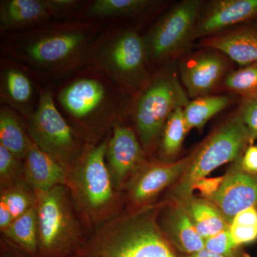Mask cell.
<instances>
[{"instance_id":"cell-1","label":"cell","mask_w":257,"mask_h":257,"mask_svg":"<svg viewBox=\"0 0 257 257\" xmlns=\"http://www.w3.org/2000/svg\"><path fill=\"white\" fill-rule=\"evenodd\" d=\"M99 25L85 20L49 23L12 32L1 49L12 60L28 64L47 78H60L88 65Z\"/></svg>"},{"instance_id":"cell-2","label":"cell","mask_w":257,"mask_h":257,"mask_svg":"<svg viewBox=\"0 0 257 257\" xmlns=\"http://www.w3.org/2000/svg\"><path fill=\"white\" fill-rule=\"evenodd\" d=\"M59 89L58 108L86 143L97 140L130 114L133 98L90 65L72 74Z\"/></svg>"},{"instance_id":"cell-3","label":"cell","mask_w":257,"mask_h":257,"mask_svg":"<svg viewBox=\"0 0 257 257\" xmlns=\"http://www.w3.org/2000/svg\"><path fill=\"white\" fill-rule=\"evenodd\" d=\"M72 257H176L152 213L107 221Z\"/></svg>"},{"instance_id":"cell-4","label":"cell","mask_w":257,"mask_h":257,"mask_svg":"<svg viewBox=\"0 0 257 257\" xmlns=\"http://www.w3.org/2000/svg\"><path fill=\"white\" fill-rule=\"evenodd\" d=\"M88 65L112 79L135 98L151 81L143 37L135 28L110 29L96 38Z\"/></svg>"},{"instance_id":"cell-5","label":"cell","mask_w":257,"mask_h":257,"mask_svg":"<svg viewBox=\"0 0 257 257\" xmlns=\"http://www.w3.org/2000/svg\"><path fill=\"white\" fill-rule=\"evenodd\" d=\"M189 101L179 79L177 62L162 66L152 74L147 87L134 98L128 114L144 150L155 146L170 114Z\"/></svg>"},{"instance_id":"cell-6","label":"cell","mask_w":257,"mask_h":257,"mask_svg":"<svg viewBox=\"0 0 257 257\" xmlns=\"http://www.w3.org/2000/svg\"><path fill=\"white\" fill-rule=\"evenodd\" d=\"M110 135L100 143H86L68 172V182L74 202L89 219L106 217L115 201V188L106 163Z\"/></svg>"},{"instance_id":"cell-7","label":"cell","mask_w":257,"mask_h":257,"mask_svg":"<svg viewBox=\"0 0 257 257\" xmlns=\"http://www.w3.org/2000/svg\"><path fill=\"white\" fill-rule=\"evenodd\" d=\"M203 0L174 5L143 35L149 66L176 63L191 52Z\"/></svg>"},{"instance_id":"cell-8","label":"cell","mask_w":257,"mask_h":257,"mask_svg":"<svg viewBox=\"0 0 257 257\" xmlns=\"http://www.w3.org/2000/svg\"><path fill=\"white\" fill-rule=\"evenodd\" d=\"M252 144L248 128L236 111L216 128L191 157L176 193L188 198L197 181L205 178L220 166L239 160Z\"/></svg>"},{"instance_id":"cell-9","label":"cell","mask_w":257,"mask_h":257,"mask_svg":"<svg viewBox=\"0 0 257 257\" xmlns=\"http://www.w3.org/2000/svg\"><path fill=\"white\" fill-rule=\"evenodd\" d=\"M32 141L67 172L83 151L79 136L56 104L50 90L40 91L36 108L26 118Z\"/></svg>"},{"instance_id":"cell-10","label":"cell","mask_w":257,"mask_h":257,"mask_svg":"<svg viewBox=\"0 0 257 257\" xmlns=\"http://www.w3.org/2000/svg\"><path fill=\"white\" fill-rule=\"evenodd\" d=\"M38 243L47 251L77 248L79 228L64 186L35 192Z\"/></svg>"},{"instance_id":"cell-11","label":"cell","mask_w":257,"mask_h":257,"mask_svg":"<svg viewBox=\"0 0 257 257\" xmlns=\"http://www.w3.org/2000/svg\"><path fill=\"white\" fill-rule=\"evenodd\" d=\"M233 62L220 51L201 47L177 62L179 79L189 99L212 95L232 70Z\"/></svg>"},{"instance_id":"cell-12","label":"cell","mask_w":257,"mask_h":257,"mask_svg":"<svg viewBox=\"0 0 257 257\" xmlns=\"http://www.w3.org/2000/svg\"><path fill=\"white\" fill-rule=\"evenodd\" d=\"M257 20V0L204 2L198 16L194 40H202Z\"/></svg>"},{"instance_id":"cell-13","label":"cell","mask_w":257,"mask_h":257,"mask_svg":"<svg viewBox=\"0 0 257 257\" xmlns=\"http://www.w3.org/2000/svg\"><path fill=\"white\" fill-rule=\"evenodd\" d=\"M64 16L61 0H3L0 2V30H30Z\"/></svg>"},{"instance_id":"cell-14","label":"cell","mask_w":257,"mask_h":257,"mask_svg":"<svg viewBox=\"0 0 257 257\" xmlns=\"http://www.w3.org/2000/svg\"><path fill=\"white\" fill-rule=\"evenodd\" d=\"M106 160L111 180L116 189L120 188L128 176L143 165V147L131 128L121 122L113 127Z\"/></svg>"},{"instance_id":"cell-15","label":"cell","mask_w":257,"mask_h":257,"mask_svg":"<svg viewBox=\"0 0 257 257\" xmlns=\"http://www.w3.org/2000/svg\"><path fill=\"white\" fill-rule=\"evenodd\" d=\"M240 158L238 168L224 177L217 192L211 198L224 217L229 220L245 209L257 208V175L243 171Z\"/></svg>"},{"instance_id":"cell-16","label":"cell","mask_w":257,"mask_h":257,"mask_svg":"<svg viewBox=\"0 0 257 257\" xmlns=\"http://www.w3.org/2000/svg\"><path fill=\"white\" fill-rule=\"evenodd\" d=\"M10 60L1 61V101L26 119L35 110L40 96L36 98L35 84L26 69Z\"/></svg>"},{"instance_id":"cell-17","label":"cell","mask_w":257,"mask_h":257,"mask_svg":"<svg viewBox=\"0 0 257 257\" xmlns=\"http://www.w3.org/2000/svg\"><path fill=\"white\" fill-rule=\"evenodd\" d=\"M199 46L220 51L240 67L256 63L257 24H245L206 37L199 40Z\"/></svg>"},{"instance_id":"cell-18","label":"cell","mask_w":257,"mask_h":257,"mask_svg":"<svg viewBox=\"0 0 257 257\" xmlns=\"http://www.w3.org/2000/svg\"><path fill=\"white\" fill-rule=\"evenodd\" d=\"M190 160L191 157H187L173 163L153 164L145 167L130 187L132 200L138 204L151 200L179 176L184 175Z\"/></svg>"},{"instance_id":"cell-19","label":"cell","mask_w":257,"mask_h":257,"mask_svg":"<svg viewBox=\"0 0 257 257\" xmlns=\"http://www.w3.org/2000/svg\"><path fill=\"white\" fill-rule=\"evenodd\" d=\"M27 183L35 192H46L57 186L67 185L68 172L31 142L24 159Z\"/></svg>"},{"instance_id":"cell-20","label":"cell","mask_w":257,"mask_h":257,"mask_svg":"<svg viewBox=\"0 0 257 257\" xmlns=\"http://www.w3.org/2000/svg\"><path fill=\"white\" fill-rule=\"evenodd\" d=\"M164 2L157 0H96L84 10L87 19L136 18L150 14Z\"/></svg>"},{"instance_id":"cell-21","label":"cell","mask_w":257,"mask_h":257,"mask_svg":"<svg viewBox=\"0 0 257 257\" xmlns=\"http://www.w3.org/2000/svg\"><path fill=\"white\" fill-rule=\"evenodd\" d=\"M28 127L15 109L3 105L0 109V145L8 149L20 160H23L31 144Z\"/></svg>"},{"instance_id":"cell-22","label":"cell","mask_w":257,"mask_h":257,"mask_svg":"<svg viewBox=\"0 0 257 257\" xmlns=\"http://www.w3.org/2000/svg\"><path fill=\"white\" fill-rule=\"evenodd\" d=\"M183 207L204 240L229 226L221 211L208 201L190 199Z\"/></svg>"},{"instance_id":"cell-23","label":"cell","mask_w":257,"mask_h":257,"mask_svg":"<svg viewBox=\"0 0 257 257\" xmlns=\"http://www.w3.org/2000/svg\"><path fill=\"white\" fill-rule=\"evenodd\" d=\"M169 232L180 249L188 253H197L205 248V242L183 207L175 208L168 219Z\"/></svg>"},{"instance_id":"cell-24","label":"cell","mask_w":257,"mask_h":257,"mask_svg":"<svg viewBox=\"0 0 257 257\" xmlns=\"http://www.w3.org/2000/svg\"><path fill=\"white\" fill-rule=\"evenodd\" d=\"M229 95H209L191 99L184 107V114L189 130H201L209 119L230 105Z\"/></svg>"},{"instance_id":"cell-25","label":"cell","mask_w":257,"mask_h":257,"mask_svg":"<svg viewBox=\"0 0 257 257\" xmlns=\"http://www.w3.org/2000/svg\"><path fill=\"white\" fill-rule=\"evenodd\" d=\"M184 114V108L174 111L166 121L161 133L160 155L167 160L177 156L189 131Z\"/></svg>"},{"instance_id":"cell-26","label":"cell","mask_w":257,"mask_h":257,"mask_svg":"<svg viewBox=\"0 0 257 257\" xmlns=\"http://www.w3.org/2000/svg\"><path fill=\"white\" fill-rule=\"evenodd\" d=\"M3 232L30 252L36 251L38 245L36 205L15 219Z\"/></svg>"},{"instance_id":"cell-27","label":"cell","mask_w":257,"mask_h":257,"mask_svg":"<svg viewBox=\"0 0 257 257\" xmlns=\"http://www.w3.org/2000/svg\"><path fill=\"white\" fill-rule=\"evenodd\" d=\"M219 90L243 98L257 96V62L232 69L221 82Z\"/></svg>"},{"instance_id":"cell-28","label":"cell","mask_w":257,"mask_h":257,"mask_svg":"<svg viewBox=\"0 0 257 257\" xmlns=\"http://www.w3.org/2000/svg\"><path fill=\"white\" fill-rule=\"evenodd\" d=\"M229 230L237 247L255 242L257 240V208L250 207L236 214L231 220Z\"/></svg>"},{"instance_id":"cell-29","label":"cell","mask_w":257,"mask_h":257,"mask_svg":"<svg viewBox=\"0 0 257 257\" xmlns=\"http://www.w3.org/2000/svg\"><path fill=\"white\" fill-rule=\"evenodd\" d=\"M0 202L4 203L14 221L34 207L36 199L21 185H16L2 192Z\"/></svg>"},{"instance_id":"cell-30","label":"cell","mask_w":257,"mask_h":257,"mask_svg":"<svg viewBox=\"0 0 257 257\" xmlns=\"http://www.w3.org/2000/svg\"><path fill=\"white\" fill-rule=\"evenodd\" d=\"M205 248L211 252L226 257H235V245L230 233L229 226L220 232L204 240Z\"/></svg>"},{"instance_id":"cell-31","label":"cell","mask_w":257,"mask_h":257,"mask_svg":"<svg viewBox=\"0 0 257 257\" xmlns=\"http://www.w3.org/2000/svg\"><path fill=\"white\" fill-rule=\"evenodd\" d=\"M20 159L0 145V179L1 186L9 184L18 175L21 167Z\"/></svg>"},{"instance_id":"cell-32","label":"cell","mask_w":257,"mask_h":257,"mask_svg":"<svg viewBox=\"0 0 257 257\" xmlns=\"http://www.w3.org/2000/svg\"><path fill=\"white\" fill-rule=\"evenodd\" d=\"M237 111L253 143L257 138V96L241 99Z\"/></svg>"},{"instance_id":"cell-33","label":"cell","mask_w":257,"mask_h":257,"mask_svg":"<svg viewBox=\"0 0 257 257\" xmlns=\"http://www.w3.org/2000/svg\"><path fill=\"white\" fill-rule=\"evenodd\" d=\"M224 177H218V178L199 179L193 187V190L195 189H199L204 197L211 199L217 192L220 187Z\"/></svg>"},{"instance_id":"cell-34","label":"cell","mask_w":257,"mask_h":257,"mask_svg":"<svg viewBox=\"0 0 257 257\" xmlns=\"http://www.w3.org/2000/svg\"><path fill=\"white\" fill-rule=\"evenodd\" d=\"M241 169L247 173L257 175V146L249 145L240 158Z\"/></svg>"},{"instance_id":"cell-35","label":"cell","mask_w":257,"mask_h":257,"mask_svg":"<svg viewBox=\"0 0 257 257\" xmlns=\"http://www.w3.org/2000/svg\"><path fill=\"white\" fill-rule=\"evenodd\" d=\"M13 219L4 203L0 202V228L5 231L13 222Z\"/></svg>"},{"instance_id":"cell-36","label":"cell","mask_w":257,"mask_h":257,"mask_svg":"<svg viewBox=\"0 0 257 257\" xmlns=\"http://www.w3.org/2000/svg\"><path fill=\"white\" fill-rule=\"evenodd\" d=\"M189 257H226L222 256V255L217 254V253L211 252L209 250L206 249L205 248L204 249L201 250V251H198L197 253H193L191 254Z\"/></svg>"}]
</instances>
